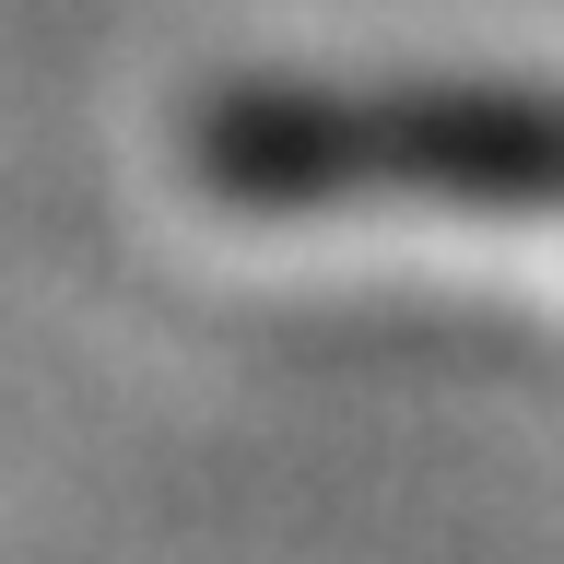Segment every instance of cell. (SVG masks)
<instances>
[{
    "label": "cell",
    "mask_w": 564,
    "mask_h": 564,
    "mask_svg": "<svg viewBox=\"0 0 564 564\" xmlns=\"http://www.w3.org/2000/svg\"><path fill=\"white\" fill-rule=\"evenodd\" d=\"M247 200L564 212V106H259L212 141Z\"/></svg>",
    "instance_id": "1"
}]
</instances>
